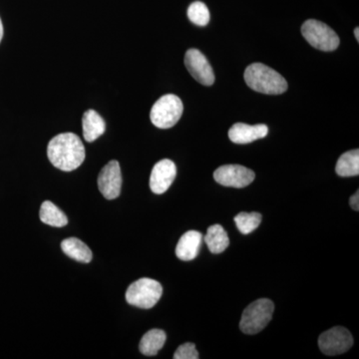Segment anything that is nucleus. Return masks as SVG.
Returning a JSON list of instances; mask_svg holds the SVG:
<instances>
[{"instance_id":"obj_1","label":"nucleus","mask_w":359,"mask_h":359,"mask_svg":"<svg viewBox=\"0 0 359 359\" xmlns=\"http://www.w3.org/2000/svg\"><path fill=\"white\" fill-rule=\"evenodd\" d=\"M47 156L51 164L61 171H74L84 162L85 148L76 134L61 133L49 142Z\"/></svg>"},{"instance_id":"obj_2","label":"nucleus","mask_w":359,"mask_h":359,"mask_svg":"<svg viewBox=\"0 0 359 359\" xmlns=\"http://www.w3.org/2000/svg\"><path fill=\"white\" fill-rule=\"evenodd\" d=\"M245 80L250 89L269 95H278L287 89V80L273 68L262 63L248 66Z\"/></svg>"},{"instance_id":"obj_3","label":"nucleus","mask_w":359,"mask_h":359,"mask_svg":"<svg viewBox=\"0 0 359 359\" xmlns=\"http://www.w3.org/2000/svg\"><path fill=\"white\" fill-rule=\"evenodd\" d=\"M273 302L268 299L252 302L243 313L240 327L244 334H257L269 325L273 318Z\"/></svg>"},{"instance_id":"obj_4","label":"nucleus","mask_w":359,"mask_h":359,"mask_svg":"<svg viewBox=\"0 0 359 359\" xmlns=\"http://www.w3.org/2000/svg\"><path fill=\"white\" fill-rule=\"evenodd\" d=\"M163 294L159 282L143 278L132 283L126 292V301L131 306L144 309L154 308Z\"/></svg>"},{"instance_id":"obj_5","label":"nucleus","mask_w":359,"mask_h":359,"mask_svg":"<svg viewBox=\"0 0 359 359\" xmlns=\"http://www.w3.org/2000/svg\"><path fill=\"white\" fill-rule=\"evenodd\" d=\"M184 106L181 99L174 94L161 97L151 109V121L160 129H169L181 119Z\"/></svg>"},{"instance_id":"obj_6","label":"nucleus","mask_w":359,"mask_h":359,"mask_svg":"<svg viewBox=\"0 0 359 359\" xmlns=\"http://www.w3.org/2000/svg\"><path fill=\"white\" fill-rule=\"evenodd\" d=\"M302 33L306 41L318 50L334 51L339 47V35L320 21L306 20L302 26Z\"/></svg>"},{"instance_id":"obj_7","label":"nucleus","mask_w":359,"mask_h":359,"mask_svg":"<svg viewBox=\"0 0 359 359\" xmlns=\"http://www.w3.org/2000/svg\"><path fill=\"white\" fill-rule=\"evenodd\" d=\"M353 346V337L346 328L335 327L323 332L318 339L321 353L327 355H339Z\"/></svg>"},{"instance_id":"obj_8","label":"nucleus","mask_w":359,"mask_h":359,"mask_svg":"<svg viewBox=\"0 0 359 359\" xmlns=\"http://www.w3.org/2000/svg\"><path fill=\"white\" fill-rule=\"evenodd\" d=\"M255 175L252 170L241 165H224L215 171L214 179L217 183L231 188H245L254 182Z\"/></svg>"},{"instance_id":"obj_9","label":"nucleus","mask_w":359,"mask_h":359,"mask_svg":"<svg viewBox=\"0 0 359 359\" xmlns=\"http://www.w3.org/2000/svg\"><path fill=\"white\" fill-rule=\"evenodd\" d=\"M99 191L103 197L107 200H114L119 197L122 188V174L118 161L112 160L103 167L99 174L98 180Z\"/></svg>"},{"instance_id":"obj_10","label":"nucleus","mask_w":359,"mask_h":359,"mask_svg":"<svg viewBox=\"0 0 359 359\" xmlns=\"http://www.w3.org/2000/svg\"><path fill=\"white\" fill-rule=\"evenodd\" d=\"M185 65L194 79L205 86H211L215 82L214 71L204 54L198 49H189L186 52Z\"/></svg>"},{"instance_id":"obj_11","label":"nucleus","mask_w":359,"mask_h":359,"mask_svg":"<svg viewBox=\"0 0 359 359\" xmlns=\"http://www.w3.org/2000/svg\"><path fill=\"white\" fill-rule=\"evenodd\" d=\"M177 176V167L173 161L164 159L153 168L150 177V188L153 193L161 195L167 192Z\"/></svg>"},{"instance_id":"obj_12","label":"nucleus","mask_w":359,"mask_h":359,"mask_svg":"<svg viewBox=\"0 0 359 359\" xmlns=\"http://www.w3.org/2000/svg\"><path fill=\"white\" fill-rule=\"evenodd\" d=\"M269 133L266 125H248L245 123H237L229 131V138L236 144H249L252 142L263 139Z\"/></svg>"},{"instance_id":"obj_13","label":"nucleus","mask_w":359,"mask_h":359,"mask_svg":"<svg viewBox=\"0 0 359 359\" xmlns=\"http://www.w3.org/2000/svg\"><path fill=\"white\" fill-rule=\"evenodd\" d=\"M203 235L200 231H189L180 238L176 255L182 261H192L199 255Z\"/></svg>"},{"instance_id":"obj_14","label":"nucleus","mask_w":359,"mask_h":359,"mask_svg":"<svg viewBox=\"0 0 359 359\" xmlns=\"http://www.w3.org/2000/svg\"><path fill=\"white\" fill-rule=\"evenodd\" d=\"M82 127L85 141L91 143L105 133L106 123L95 110L89 109L83 114Z\"/></svg>"},{"instance_id":"obj_15","label":"nucleus","mask_w":359,"mask_h":359,"mask_svg":"<svg viewBox=\"0 0 359 359\" xmlns=\"http://www.w3.org/2000/svg\"><path fill=\"white\" fill-rule=\"evenodd\" d=\"M61 249L66 256L79 263L88 264L93 257L91 250L77 238H66L61 243Z\"/></svg>"},{"instance_id":"obj_16","label":"nucleus","mask_w":359,"mask_h":359,"mask_svg":"<svg viewBox=\"0 0 359 359\" xmlns=\"http://www.w3.org/2000/svg\"><path fill=\"white\" fill-rule=\"evenodd\" d=\"M204 241L212 254H221L230 245L228 233L219 224H214L208 229Z\"/></svg>"},{"instance_id":"obj_17","label":"nucleus","mask_w":359,"mask_h":359,"mask_svg":"<svg viewBox=\"0 0 359 359\" xmlns=\"http://www.w3.org/2000/svg\"><path fill=\"white\" fill-rule=\"evenodd\" d=\"M166 334L164 330H151L144 334L140 341L141 353L144 355L154 356L159 353L161 349L164 346L166 342Z\"/></svg>"},{"instance_id":"obj_18","label":"nucleus","mask_w":359,"mask_h":359,"mask_svg":"<svg viewBox=\"0 0 359 359\" xmlns=\"http://www.w3.org/2000/svg\"><path fill=\"white\" fill-rule=\"evenodd\" d=\"M39 216L42 223L55 226V228H62L68 224V219L65 212L50 201H45L42 203Z\"/></svg>"},{"instance_id":"obj_19","label":"nucleus","mask_w":359,"mask_h":359,"mask_svg":"<svg viewBox=\"0 0 359 359\" xmlns=\"http://www.w3.org/2000/svg\"><path fill=\"white\" fill-rule=\"evenodd\" d=\"M337 174L340 177H354L359 175V151H349L340 156L337 161Z\"/></svg>"},{"instance_id":"obj_20","label":"nucleus","mask_w":359,"mask_h":359,"mask_svg":"<svg viewBox=\"0 0 359 359\" xmlns=\"http://www.w3.org/2000/svg\"><path fill=\"white\" fill-rule=\"evenodd\" d=\"M235 223L237 224L238 230L243 235H249L252 231L259 228L262 223V215L256 212H242L235 217Z\"/></svg>"},{"instance_id":"obj_21","label":"nucleus","mask_w":359,"mask_h":359,"mask_svg":"<svg viewBox=\"0 0 359 359\" xmlns=\"http://www.w3.org/2000/svg\"><path fill=\"white\" fill-rule=\"evenodd\" d=\"M188 18L191 22L198 26H205L210 22V11L204 2L195 1L189 6Z\"/></svg>"},{"instance_id":"obj_22","label":"nucleus","mask_w":359,"mask_h":359,"mask_svg":"<svg viewBox=\"0 0 359 359\" xmlns=\"http://www.w3.org/2000/svg\"><path fill=\"white\" fill-rule=\"evenodd\" d=\"M199 358V353L196 349L195 344L191 342L180 346L174 354V359H198Z\"/></svg>"},{"instance_id":"obj_23","label":"nucleus","mask_w":359,"mask_h":359,"mask_svg":"<svg viewBox=\"0 0 359 359\" xmlns=\"http://www.w3.org/2000/svg\"><path fill=\"white\" fill-rule=\"evenodd\" d=\"M349 204H351V207L353 208L354 211H358L359 210V192H356L354 194L353 197L349 200Z\"/></svg>"},{"instance_id":"obj_24","label":"nucleus","mask_w":359,"mask_h":359,"mask_svg":"<svg viewBox=\"0 0 359 359\" xmlns=\"http://www.w3.org/2000/svg\"><path fill=\"white\" fill-rule=\"evenodd\" d=\"M2 37H4V25H2L1 18H0V42H1Z\"/></svg>"},{"instance_id":"obj_25","label":"nucleus","mask_w":359,"mask_h":359,"mask_svg":"<svg viewBox=\"0 0 359 359\" xmlns=\"http://www.w3.org/2000/svg\"><path fill=\"white\" fill-rule=\"evenodd\" d=\"M354 35H355L356 40L359 41V28L356 27L355 29H354Z\"/></svg>"}]
</instances>
